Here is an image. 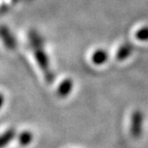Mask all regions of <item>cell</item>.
I'll return each instance as SVG.
<instances>
[{"mask_svg":"<svg viewBox=\"0 0 148 148\" xmlns=\"http://www.w3.org/2000/svg\"><path fill=\"white\" fill-rule=\"evenodd\" d=\"M29 36V45L33 51V54L35 56V60L40 69L42 70L46 82L51 83L53 80V74L51 69L49 57L47 56L44 47L43 40L41 36L36 31L30 32Z\"/></svg>","mask_w":148,"mask_h":148,"instance_id":"6da1fadb","label":"cell"},{"mask_svg":"<svg viewBox=\"0 0 148 148\" xmlns=\"http://www.w3.org/2000/svg\"><path fill=\"white\" fill-rule=\"evenodd\" d=\"M0 39L8 50H14L17 46L16 39L7 27L0 26Z\"/></svg>","mask_w":148,"mask_h":148,"instance_id":"7a4b0ae2","label":"cell"},{"mask_svg":"<svg viewBox=\"0 0 148 148\" xmlns=\"http://www.w3.org/2000/svg\"><path fill=\"white\" fill-rule=\"evenodd\" d=\"M142 126H143V114L139 111H136L132 114L131 117V126L130 130L134 138H139L142 134Z\"/></svg>","mask_w":148,"mask_h":148,"instance_id":"3957f363","label":"cell"},{"mask_svg":"<svg viewBox=\"0 0 148 148\" xmlns=\"http://www.w3.org/2000/svg\"><path fill=\"white\" fill-rule=\"evenodd\" d=\"M73 89V82L72 80L68 78L60 83L58 88V95L61 98H65L69 96Z\"/></svg>","mask_w":148,"mask_h":148,"instance_id":"277c9868","label":"cell"},{"mask_svg":"<svg viewBox=\"0 0 148 148\" xmlns=\"http://www.w3.org/2000/svg\"><path fill=\"white\" fill-rule=\"evenodd\" d=\"M92 62L96 65H102L104 63H106L108 60V54L107 52L102 49H99L97 50L95 52L92 54Z\"/></svg>","mask_w":148,"mask_h":148,"instance_id":"5b68a950","label":"cell"},{"mask_svg":"<svg viewBox=\"0 0 148 148\" xmlns=\"http://www.w3.org/2000/svg\"><path fill=\"white\" fill-rule=\"evenodd\" d=\"M15 137L14 129H9L0 135V148L6 146Z\"/></svg>","mask_w":148,"mask_h":148,"instance_id":"8992f818","label":"cell"},{"mask_svg":"<svg viewBox=\"0 0 148 148\" xmlns=\"http://www.w3.org/2000/svg\"><path fill=\"white\" fill-rule=\"evenodd\" d=\"M131 52H132V46L129 43L124 44L119 48L116 53V59L120 61L124 60L131 54Z\"/></svg>","mask_w":148,"mask_h":148,"instance_id":"52a82bcc","label":"cell"},{"mask_svg":"<svg viewBox=\"0 0 148 148\" xmlns=\"http://www.w3.org/2000/svg\"><path fill=\"white\" fill-rule=\"evenodd\" d=\"M18 139H19V143L21 145L26 146V145H29L31 143L33 139V136L29 131H23L22 133H21Z\"/></svg>","mask_w":148,"mask_h":148,"instance_id":"ba28073f","label":"cell"},{"mask_svg":"<svg viewBox=\"0 0 148 148\" xmlns=\"http://www.w3.org/2000/svg\"><path fill=\"white\" fill-rule=\"evenodd\" d=\"M136 38L139 41H148V27H143L136 33Z\"/></svg>","mask_w":148,"mask_h":148,"instance_id":"9c48e42d","label":"cell"},{"mask_svg":"<svg viewBox=\"0 0 148 148\" xmlns=\"http://www.w3.org/2000/svg\"><path fill=\"white\" fill-rule=\"evenodd\" d=\"M4 102H5V99H4V96L2 95L1 93H0V108L2 107V106L4 105Z\"/></svg>","mask_w":148,"mask_h":148,"instance_id":"30bf717a","label":"cell"}]
</instances>
